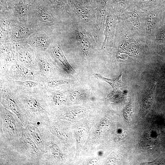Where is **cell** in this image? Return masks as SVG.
I'll list each match as a JSON object with an SVG mask.
<instances>
[{"instance_id":"1","label":"cell","mask_w":165,"mask_h":165,"mask_svg":"<svg viewBox=\"0 0 165 165\" xmlns=\"http://www.w3.org/2000/svg\"><path fill=\"white\" fill-rule=\"evenodd\" d=\"M43 154L25 128L19 139L0 141V165H41Z\"/></svg>"},{"instance_id":"2","label":"cell","mask_w":165,"mask_h":165,"mask_svg":"<svg viewBox=\"0 0 165 165\" xmlns=\"http://www.w3.org/2000/svg\"><path fill=\"white\" fill-rule=\"evenodd\" d=\"M44 92L18 93L19 99L29 123L44 122L51 119L53 113Z\"/></svg>"},{"instance_id":"3","label":"cell","mask_w":165,"mask_h":165,"mask_svg":"<svg viewBox=\"0 0 165 165\" xmlns=\"http://www.w3.org/2000/svg\"><path fill=\"white\" fill-rule=\"evenodd\" d=\"M58 20L49 0H35L30 13L28 24L37 30H54L57 26Z\"/></svg>"},{"instance_id":"4","label":"cell","mask_w":165,"mask_h":165,"mask_svg":"<svg viewBox=\"0 0 165 165\" xmlns=\"http://www.w3.org/2000/svg\"><path fill=\"white\" fill-rule=\"evenodd\" d=\"M0 104L16 115L25 128L29 121L19 99L18 93L6 76L0 75Z\"/></svg>"},{"instance_id":"5","label":"cell","mask_w":165,"mask_h":165,"mask_svg":"<svg viewBox=\"0 0 165 165\" xmlns=\"http://www.w3.org/2000/svg\"><path fill=\"white\" fill-rule=\"evenodd\" d=\"M24 128L17 116L0 104V141L11 142L19 139Z\"/></svg>"},{"instance_id":"6","label":"cell","mask_w":165,"mask_h":165,"mask_svg":"<svg viewBox=\"0 0 165 165\" xmlns=\"http://www.w3.org/2000/svg\"><path fill=\"white\" fill-rule=\"evenodd\" d=\"M0 72V75H3L12 80L43 81L44 80L39 71L30 70L16 61L8 65Z\"/></svg>"},{"instance_id":"7","label":"cell","mask_w":165,"mask_h":165,"mask_svg":"<svg viewBox=\"0 0 165 165\" xmlns=\"http://www.w3.org/2000/svg\"><path fill=\"white\" fill-rule=\"evenodd\" d=\"M24 128L29 137L42 152H45L51 134L47 123L29 122Z\"/></svg>"},{"instance_id":"8","label":"cell","mask_w":165,"mask_h":165,"mask_svg":"<svg viewBox=\"0 0 165 165\" xmlns=\"http://www.w3.org/2000/svg\"><path fill=\"white\" fill-rule=\"evenodd\" d=\"M53 33L51 29H38L24 41L35 50L48 52L56 41Z\"/></svg>"},{"instance_id":"9","label":"cell","mask_w":165,"mask_h":165,"mask_svg":"<svg viewBox=\"0 0 165 165\" xmlns=\"http://www.w3.org/2000/svg\"><path fill=\"white\" fill-rule=\"evenodd\" d=\"M15 43L17 62L30 70L38 71L34 49L25 41Z\"/></svg>"},{"instance_id":"10","label":"cell","mask_w":165,"mask_h":165,"mask_svg":"<svg viewBox=\"0 0 165 165\" xmlns=\"http://www.w3.org/2000/svg\"><path fill=\"white\" fill-rule=\"evenodd\" d=\"M35 0H11L7 2L9 14L12 20L28 23L30 13Z\"/></svg>"},{"instance_id":"11","label":"cell","mask_w":165,"mask_h":165,"mask_svg":"<svg viewBox=\"0 0 165 165\" xmlns=\"http://www.w3.org/2000/svg\"><path fill=\"white\" fill-rule=\"evenodd\" d=\"M35 51L38 71L44 80L61 75V70L48 52Z\"/></svg>"},{"instance_id":"12","label":"cell","mask_w":165,"mask_h":165,"mask_svg":"<svg viewBox=\"0 0 165 165\" xmlns=\"http://www.w3.org/2000/svg\"><path fill=\"white\" fill-rule=\"evenodd\" d=\"M51 133L46 150L43 154L41 165H53L63 163L65 158L61 146Z\"/></svg>"},{"instance_id":"13","label":"cell","mask_w":165,"mask_h":165,"mask_svg":"<svg viewBox=\"0 0 165 165\" xmlns=\"http://www.w3.org/2000/svg\"><path fill=\"white\" fill-rule=\"evenodd\" d=\"M48 52L61 71L63 72L65 74L70 75L76 72L65 56L60 41H56Z\"/></svg>"},{"instance_id":"14","label":"cell","mask_w":165,"mask_h":165,"mask_svg":"<svg viewBox=\"0 0 165 165\" xmlns=\"http://www.w3.org/2000/svg\"><path fill=\"white\" fill-rule=\"evenodd\" d=\"M10 25L11 39L15 42L24 41L37 30L28 23H24L13 20L11 21Z\"/></svg>"},{"instance_id":"15","label":"cell","mask_w":165,"mask_h":165,"mask_svg":"<svg viewBox=\"0 0 165 165\" xmlns=\"http://www.w3.org/2000/svg\"><path fill=\"white\" fill-rule=\"evenodd\" d=\"M16 61L15 43L11 39L1 41L0 71L8 64Z\"/></svg>"},{"instance_id":"16","label":"cell","mask_w":165,"mask_h":165,"mask_svg":"<svg viewBox=\"0 0 165 165\" xmlns=\"http://www.w3.org/2000/svg\"><path fill=\"white\" fill-rule=\"evenodd\" d=\"M73 34L83 56L88 57L91 50L92 37L85 30L76 26L74 28Z\"/></svg>"},{"instance_id":"17","label":"cell","mask_w":165,"mask_h":165,"mask_svg":"<svg viewBox=\"0 0 165 165\" xmlns=\"http://www.w3.org/2000/svg\"><path fill=\"white\" fill-rule=\"evenodd\" d=\"M9 80L13 87L18 93H36L45 91L43 81H17Z\"/></svg>"},{"instance_id":"18","label":"cell","mask_w":165,"mask_h":165,"mask_svg":"<svg viewBox=\"0 0 165 165\" xmlns=\"http://www.w3.org/2000/svg\"><path fill=\"white\" fill-rule=\"evenodd\" d=\"M66 92L64 90L45 91L46 98L53 113L56 109L63 107L66 104L67 101Z\"/></svg>"},{"instance_id":"19","label":"cell","mask_w":165,"mask_h":165,"mask_svg":"<svg viewBox=\"0 0 165 165\" xmlns=\"http://www.w3.org/2000/svg\"><path fill=\"white\" fill-rule=\"evenodd\" d=\"M45 91L64 90L71 83L70 79L57 75L45 79L43 81Z\"/></svg>"},{"instance_id":"20","label":"cell","mask_w":165,"mask_h":165,"mask_svg":"<svg viewBox=\"0 0 165 165\" xmlns=\"http://www.w3.org/2000/svg\"><path fill=\"white\" fill-rule=\"evenodd\" d=\"M108 0H100L97 8L94 28L97 33H100L107 14Z\"/></svg>"},{"instance_id":"21","label":"cell","mask_w":165,"mask_h":165,"mask_svg":"<svg viewBox=\"0 0 165 165\" xmlns=\"http://www.w3.org/2000/svg\"><path fill=\"white\" fill-rule=\"evenodd\" d=\"M53 9L59 19L67 17L70 12L67 0H49Z\"/></svg>"},{"instance_id":"22","label":"cell","mask_w":165,"mask_h":165,"mask_svg":"<svg viewBox=\"0 0 165 165\" xmlns=\"http://www.w3.org/2000/svg\"><path fill=\"white\" fill-rule=\"evenodd\" d=\"M75 15L85 23H90L93 21L92 13L86 9L76 4L71 0H68Z\"/></svg>"},{"instance_id":"23","label":"cell","mask_w":165,"mask_h":165,"mask_svg":"<svg viewBox=\"0 0 165 165\" xmlns=\"http://www.w3.org/2000/svg\"><path fill=\"white\" fill-rule=\"evenodd\" d=\"M115 21L113 18L110 15L107 17L105 23L104 35L105 39L103 42L101 50L104 49L113 38L115 28Z\"/></svg>"},{"instance_id":"24","label":"cell","mask_w":165,"mask_h":165,"mask_svg":"<svg viewBox=\"0 0 165 165\" xmlns=\"http://www.w3.org/2000/svg\"><path fill=\"white\" fill-rule=\"evenodd\" d=\"M122 73L117 77L114 78H108L105 77L99 73H96L95 75V77L97 79L104 81L110 85L113 89V90H119V88L123 86L124 83L121 80Z\"/></svg>"},{"instance_id":"25","label":"cell","mask_w":165,"mask_h":165,"mask_svg":"<svg viewBox=\"0 0 165 165\" xmlns=\"http://www.w3.org/2000/svg\"><path fill=\"white\" fill-rule=\"evenodd\" d=\"M125 94L119 90H112L107 96L106 99L112 101H116L121 100L125 97Z\"/></svg>"},{"instance_id":"26","label":"cell","mask_w":165,"mask_h":165,"mask_svg":"<svg viewBox=\"0 0 165 165\" xmlns=\"http://www.w3.org/2000/svg\"><path fill=\"white\" fill-rule=\"evenodd\" d=\"M138 3L140 6L143 7H151L155 5L158 0H138Z\"/></svg>"},{"instance_id":"27","label":"cell","mask_w":165,"mask_h":165,"mask_svg":"<svg viewBox=\"0 0 165 165\" xmlns=\"http://www.w3.org/2000/svg\"><path fill=\"white\" fill-rule=\"evenodd\" d=\"M155 16L152 13H149L146 17V22L148 31L151 33L153 28Z\"/></svg>"},{"instance_id":"28","label":"cell","mask_w":165,"mask_h":165,"mask_svg":"<svg viewBox=\"0 0 165 165\" xmlns=\"http://www.w3.org/2000/svg\"><path fill=\"white\" fill-rule=\"evenodd\" d=\"M131 13L129 16L130 20L133 25L135 27L138 28L140 25L139 16L134 12Z\"/></svg>"},{"instance_id":"29","label":"cell","mask_w":165,"mask_h":165,"mask_svg":"<svg viewBox=\"0 0 165 165\" xmlns=\"http://www.w3.org/2000/svg\"><path fill=\"white\" fill-rule=\"evenodd\" d=\"M81 94L78 91L74 90L70 92L69 94V98L72 102L78 101L80 98Z\"/></svg>"},{"instance_id":"30","label":"cell","mask_w":165,"mask_h":165,"mask_svg":"<svg viewBox=\"0 0 165 165\" xmlns=\"http://www.w3.org/2000/svg\"><path fill=\"white\" fill-rule=\"evenodd\" d=\"M132 108L131 104L130 103L127 104L123 110V114L125 118L128 119L129 117L132 114Z\"/></svg>"},{"instance_id":"31","label":"cell","mask_w":165,"mask_h":165,"mask_svg":"<svg viewBox=\"0 0 165 165\" xmlns=\"http://www.w3.org/2000/svg\"><path fill=\"white\" fill-rule=\"evenodd\" d=\"M81 5H88L91 2V0H76Z\"/></svg>"},{"instance_id":"32","label":"cell","mask_w":165,"mask_h":165,"mask_svg":"<svg viewBox=\"0 0 165 165\" xmlns=\"http://www.w3.org/2000/svg\"><path fill=\"white\" fill-rule=\"evenodd\" d=\"M134 0H128V1H130V2H132L133 1H134Z\"/></svg>"},{"instance_id":"33","label":"cell","mask_w":165,"mask_h":165,"mask_svg":"<svg viewBox=\"0 0 165 165\" xmlns=\"http://www.w3.org/2000/svg\"><path fill=\"white\" fill-rule=\"evenodd\" d=\"M10 0H6L7 2L9 1H10Z\"/></svg>"}]
</instances>
